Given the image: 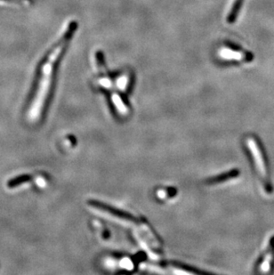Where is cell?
Listing matches in <instances>:
<instances>
[{"mask_svg":"<svg viewBox=\"0 0 274 275\" xmlns=\"http://www.w3.org/2000/svg\"><path fill=\"white\" fill-rule=\"evenodd\" d=\"M246 145L248 152L250 153L255 169L259 175L260 180L263 185V188L266 191L267 194L272 193V187L270 185L269 173L267 169L266 160L263 155V151L261 148L259 143L253 136H248L246 139Z\"/></svg>","mask_w":274,"mask_h":275,"instance_id":"cell-3","label":"cell"},{"mask_svg":"<svg viewBox=\"0 0 274 275\" xmlns=\"http://www.w3.org/2000/svg\"><path fill=\"white\" fill-rule=\"evenodd\" d=\"M274 257V237L270 239V245L267 249L266 252L264 253L263 258L261 259L257 270L261 273H268L270 272L271 264L273 263Z\"/></svg>","mask_w":274,"mask_h":275,"instance_id":"cell-5","label":"cell"},{"mask_svg":"<svg viewBox=\"0 0 274 275\" xmlns=\"http://www.w3.org/2000/svg\"><path fill=\"white\" fill-rule=\"evenodd\" d=\"M217 56L224 61H236V62H250L254 59L252 53L235 50L228 47H222L217 50Z\"/></svg>","mask_w":274,"mask_h":275,"instance_id":"cell-4","label":"cell"},{"mask_svg":"<svg viewBox=\"0 0 274 275\" xmlns=\"http://www.w3.org/2000/svg\"><path fill=\"white\" fill-rule=\"evenodd\" d=\"M76 28L77 23L75 22L70 23L61 37L60 40L53 45V49L49 51L47 56L42 61L37 91L28 112V119L30 122H37L41 116L42 110L50 92L53 81V72L56 70L57 62L60 59L61 56L64 52V49L67 47L68 43L70 42L75 32Z\"/></svg>","mask_w":274,"mask_h":275,"instance_id":"cell-1","label":"cell"},{"mask_svg":"<svg viewBox=\"0 0 274 275\" xmlns=\"http://www.w3.org/2000/svg\"><path fill=\"white\" fill-rule=\"evenodd\" d=\"M129 83H130V74L128 72H124L117 78V88H119L122 92H125L126 90L128 89Z\"/></svg>","mask_w":274,"mask_h":275,"instance_id":"cell-6","label":"cell"},{"mask_svg":"<svg viewBox=\"0 0 274 275\" xmlns=\"http://www.w3.org/2000/svg\"><path fill=\"white\" fill-rule=\"evenodd\" d=\"M89 207L92 210H94L95 212L104 216L108 219L114 221L118 223H121L124 226L130 227V228H135L137 231L143 234L146 241L149 244L153 246L154 249H158L159 247V242H158V239L156 238V236L154 235L153 232L150 230V227L148 226V224L144 223L143 221H139L137 218L132 217L126 213L120 212L118 210H114L113 208H108L104 205L100 204L95 201L89 202Z\"/></svg>","mask_w":274,"mask_h":275,"instance_id":"cell-2","label":"cell"},{"mask_svg":"<svg viewBox=\"0 0 274 275\" xmlns=\"http://www.w3.org/2000/svg\"><path fill=\"white\" fill-rule=\"evenodd\" d=\"M242 3H243V0H235V1H234L233 8L231 9L229 15H228V17H227L228 23H233V22H235L237 16L239 15V12L241 10Z\"/></svg>","mask_w":274,"mask_h":275,"instance_id":"cell-7","label":"cell"},{"mask_svg":"<svg viewBox=\"0 0 274 275\" xmlns=\"http://www.w3.org/2000/svg\"><path fill=\"white\" fill-rule=\"evenodd\" d=\"M0 2H6V3H10V4L22 5L31 4L33 0H0Z\"/></svg>","mask_w":274,"mask_h":275,"instance_id":"cell-8","label":"cell"},{"mask_svg":"<svg viewBox=\"0 0 274 275\" xmlns=\"http://www.w3.org/2000/svg\"><path fill=\"white\" fill-rule=\"evenodd\" d=\"M236 175V171H233V173H228L227 175H224V176H221V177H218V178H214L213 180H211V182H219L221 180H226V179H229L233 176V175Z\"/></svg>","mask_w":274,"mask_h":275,"instance_id":"cell-9","label":"cell"}]
</instances>
